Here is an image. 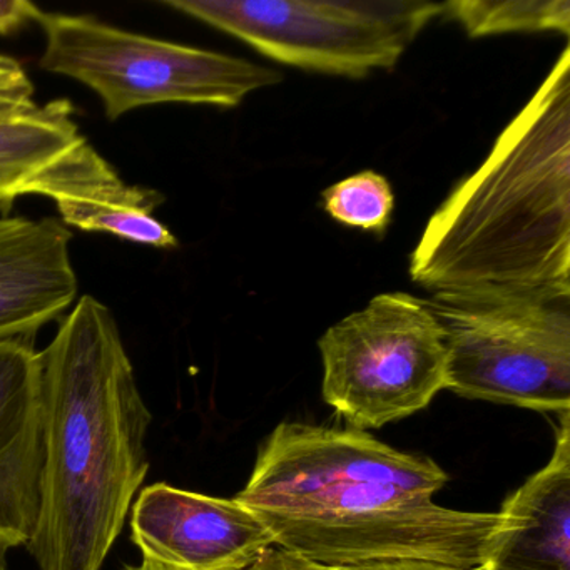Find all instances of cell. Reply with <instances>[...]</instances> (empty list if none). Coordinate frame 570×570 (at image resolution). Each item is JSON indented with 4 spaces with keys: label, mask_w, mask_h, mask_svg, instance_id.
<instances>
[{
    "label": "cell",
    "mask_w": 570,
    "mask_h": 570,
    "mask_svg": "<svg viewBox=\"0 0 570 570\" xmlns=\"http://www.w3.org/2000/svg\"><path fill=\"white\" fill-rule=\"evenodd\" d=\"M35 338L0 342V539L26 546L41 505V363Z\"/></svg>",
    "instance_id": "9c48e42d"
},
{
    "label": "cell",
    "mask_w": 570,
    "mask_h": 570,
    "mask_svg": "<svg viewBox=\"0 0 570 570\" xmlns=\"http://www.w3.org/2000/svg\"><path fill=\"white\" fill-rule=\"evenodd\" d=\"M323 399L350 429H380L446 390V330L430 302L382 293L318 342Z\"/></svg>",
    "instance_id": "8992f818"
},
{
    "label": "cell",
    "mask_w": 570,
    "mask_h": 570,
    "mask_svg": "<svg viewBox=\"0 0 570 570\" xmlns=\"http://www.w3.org/2000/svg\"><path fill=\"white\" fill-rule=\"evenodd\" d=\"M430 305L446 330V390L500 405L570 413L569 303Z\"/></svg>",
    "instance_id": "52a82bcc"
},
{
    "label": "cell",
    "mask_w": 570,
    "mask_h": 570,
    "mask_svg": "<svg viewBox=\"0 0 570 570\" xmlns=\"http://www.w3.org/2000/svg\"><path fill=\"white\" fill-rule=\"evenodd\" d=\"M313 566V563H312ZM315 570H489L487 566L473 569H459V567L442 566V563L420 562V560H396V562L370 563L362 567H345V569H326L315 566Z\"/></svg>",
    "instance_id": "d6986e66"
},
{
    "label": "cell",
    "mask_w": 570,
    "mask_h": 570,
    "mask_svg": "<svg viewBox=\"0 0 570 570\" xmlns=\"http://www.w3.org/2000/svg\"><path fill=\"white\" fill-rule=\"evenodd\" d=\"M82 141L68 99L0 119V212L8 216L16 199L29 195L32 185Z\"/></svg>",
    "instance_id": "4fadbf2b"
},
{
    "label": "cell",
    "mask_w": 570,
    "mask_h": 570,
    "mask_svg": "<svg viewBox=\"0 0 570 570\" xmlns=\"http://www.w3.org/2000/svg\"><path fill=\"white\" fill-rule=\"evenodd\" d=\"M72 233L61 219L0 218V342L35 338L79 292Z\"/></svg>",
    "instance_id": "30bf717a"
},
{
    "label": "cell",
    "mask_w": 570,
    "mask_h": 570,
    "mask_svg": "<svg viewBox=\"0 0 570 570\" xmlns=\"http://www.w3.org/2000/svg\"><path fill=\"white\" fill-rule=\"evenodd\" d=\"M41 9L26 0H0V36H11L29 22H38Z\"/></svg>",
    "instance_id": "e0dca14e"
},
{
    "label": "cell",
    "mask_w": 570,
    "mask_h": 570,
    "mask_svg": "<svg viewBox=\"0 0 570 570\" xmlns=\"http://www.w3.org/2000/svg\"><path fill=\"white\" fill-rule=\"evenodd\" d=\"M29 195L51 198L68 228L106 233L158 249L178 246L171 229L155 216L165 196L122 181L88 139L56 161Z\"/></svg>",
    "instance_id": "8fae6325"
},
{
    "label": "cell",
    "mask_w": 570,
    "mask_h": 570,
    "mask_svg": "<svg viewBox=\"0 0 570 570\" xmlns=\"http://www.w3.org/2000/svg\"><path fill=\"white\" fill-rule=\"evenodd\" d=\"M449 482L429 456L400 452L370 433L283 422L256 456L236 502L283 552L326 569L420 560L485 566L500 512L433 502Z\"/></svg>",
    "instance_id": "6da1fadb"
},
{
    "label": "cell",
    "mask_w": 570,
    "mask_h": 570,
    "mask_svg": "<svg viewBox=\"0 0 570 570\" xmlns=\"http://www.w3.org/2000/svg\"><path fill=\"white\" fill-rule=\"evenodd\" d=\"M323 208L336 222L383 235L392 219L395 196L385 176L363 171L323 191Z\"/></svg>",
    "instance_id": "9a60e30c"
},
{
    "label": "cell",
    "mask_w": 570,
    "mask_h": 570,
    "mask_svg": "<svg viewBox=\"0 0 570 570\" xmlns=\"http://www.w3.org/2000/svg\"><path fill=\"white\" fill-rule=\"evenodd\" d=\"M12 549H14V547H12L11 543L0 539V570H9L8 553L9 550Z\"/></svg>",
    "instance_id": "ffe728a7"
},
{
    "label": "cell",
    "mask_w": 570,
    "mask_h": 570,
    "mask_svg": "<svg viewBox=\"0 0 570 570\" xmlns=\"http://www.w3.org/2000/svg\"><path fill=\"white\" fill-rule=\"evenodd\" d=\"M129 570H165L161 569V567L151 566V563L142 562L139 567H132V569Z\"/></svg>",
    "instance_id": "44dd1931"
},
{
    "label": "cell",
    "mask_w": 570,
    "mask_h": 570,
    "mask_svg": "<svg viewBox=\"0 0 570 570\" xmlns=\"http://www.w3.org/2000/svg\"><path fill=\"white\" fill-rule=\"evenodd\" d=\"M410 276L455 306L570 302V48L426 223Z\"/></svg>",
    "instance_id": "7a4b0ae2"
},
{
    "label": "cell",
    "mask_w": 570,
    "mask_h": 570,
    "mask_svg": "<svg viewBox=\"0 0 570 570\" xmlns=\"http://www.w3.org/2000/svg\"><path fill=\"white\" fill-rule=\"evenodd\" d=\"M35 92L24 66L11 56L0 55V119L38 108Z\"/></svg>",
    "instance_id": "2e32d148"
},
{
    "label": "cell",
    "mask_w": 570,
    "mask_h": 570,
    "mask_svg": "<svg viewBox=\"0 0 570 570\" xmlns=\"http://www.w3.org/2000/svg\"><path fill=\"white\" fill-rule=\"evenodd\" d=\"M442 16L459 22L470 38L509 32L570 35L569 0H455L443 2Z\"/></svg>",
    "instance_id": "5bb4252c"
},
{
    "label": "cell",
    "mask_w": 570,
    "mask_h": 570,
    "mask_svg": "<svg viewBox=\"0 0 570 570\" xmlns=\"http://www.w3.org/2000/svg\"><path fill=\"white\" fill-rule=\"evenodd\" d=\"M246 570H315V566L303 562L283 550L268 549Z\"/></svg>",
    "instance_id": "ac0fdd59"
},
{
    "label": "cell",
    "mask_w": 570,
    "mask_h": 570,
    "mask_svg": "<svg viewBox=\"0 0 570 570\" xmlns=\"http://www.w3.org/2000/svg\"><path fill=\"white\" fill-rule=\"evenodd\" d=\"M38 24L46 36L39 68L88 86L109 121L169 102L236 108L283 79L275 69L135 35L92 16L42 11Z\"/></svg>",
    "instance_id": "277c9868"
},
{
    "label": "cell",
    "mask_w": 570,
    "mask_h": 570,
    "mask_svg": "<svg viewBox=\"0 0 570 570\" xmlns=\"http://www.w3.org/2000/svg\"><path fill=\"white\" fill-rule=\"evenodd\" d=\"M142 562L165 570H246L273 546L266 527L235 499L159 482L131 507Z\"/></svg>",
    "instance_id": "ba28073f"
},
{
    "label": "cell",
    "mask_w": 570,
    "mask_h": 570,
    "mask_svg": "<svg viewBox=\"0 0 570 570\" xmlns=\"http://www.w3.org/2000/svg\"><path fill=\"white\" fill-rule=\"evenodd\" d=\"M570 413L549 463L503 502L489 570H570Z\"/></svg>",
    "instance_id": "7c38bea8"
},
{
    "label": "cell",
    "mask_w": 570,
    "mask_h": 570,
    "mask_svg": "<svg viewBox=\"0 0 570 570\" xmlns=\"http://www.w3.org/2000/svg\"><path fill=\"white\" fill-rule=\"evenodd\" d=\"M163 6L305 71L393 69L443 4L425 0H165Z\"/></svg>",
    "instance_id": "5b68a950"
},
{
    "label": "cell",
    "mask_w": 570,
    "mask_h": 570,
    "mask_svg": "<svg viewBox=\"0 0 570 570\" xmlns=\"http://www.w3.org/2000/svg\"><path fill=\"white\" fill-rule=\"evenodd\" d=\"M39 570H101L148 475L151 412L109 306L85 295L42 352Z\"/></svg>",
    "instance_id": "3957f363"
}]
</instances>
